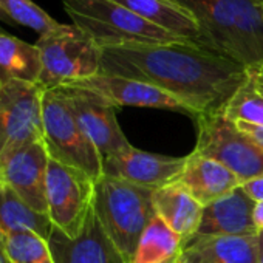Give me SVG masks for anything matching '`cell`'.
Here are the masks:
<instances>
[{"instance_id":"8","label":"cell","mask_w":263,"mask_h":263,"mask_svg":"<svg viewBox=\"0 0 263 263\" xmlns=\"http://www.w3.org/2000/svg\"><path fill=\"white\" fill-rule=\"evenodd\" d=\"M95 181L84 172L56 160L47 169V215L58 231L76 238L93 208Z\"/></svg>"},{"instance_id":"10","label":"cell","mask_w":263,"mask_h":263,"mask_svg":"<svg viewBox=\"0 0 263 263\" xmlns=\"http://www.w3.org/2000/svg\"><path fill=\"white\" fill-rule=\"evenodd\" d=\"M74 110V115L98 149L102 160L118 155L132 147L116 118V105L101 95L74 85L61 87Z\"/></svg>"},{"instance_id":"32","label":"cell","mask_w":263,"mask_h":263,"mask_svg":"<svg viewBox=\"0 0 263 263\" xmlns=\"http://www.w3.org/2000/svg\"><path fill=\"white\" fill-rule=\"evenodd\" d=\"M0 21H4V22H8V24H14L11 19H10V16L2 10V8H0Z\"/></svg>"},{"instance_id":"27","label":"cell","mask_w":263,"mask_h":263,"mask_svg":"<svg viewBox=\"0 0 263 263\" xmlns=\"http://www.w3.org/2000/svg\"><path fill=\"white\" fill-rule=\"evenodd\" d=\"M241 187L255 203L263 201V177L249 180V181L243 183Z\"/></svg>"},{"instance_id":"3","label":"cell","mask_w":263,"mask_h":263,"mask_svg":"<svg viewBox=\"0 0 263 263\" xmlns=\"http://www.w3.org/2000/svg\"><path fill=\"white\" fill-rule=\"evenodd\" d=\"M62 5L73 25L101 48L192 44L111 0H62Z\"/></svg>"},{"instance_id":"20","label":"cell","mask_w":263,"mask_h":263,"mask_svg":"<svg viewBox=\"0 0 263 263\" xmlns=\"http://www.w3.org/2000/svg\"><path fill=\"white\" fill-rule=\"evenodd\" d=\"M42 59L36 44L0 33V85L11 81L39 84Z\"/></svg>"},{"instance_id":"5","label":"cell","mask_w":263,"mask_h":263,"mask_svg":"<svg viewBox=\"0 0 263 263\" xmlns=\"http://www.w3.org/2000/svg\"><path fill=\"white\" fill-rule=\"evenodd\" d=\"M44 143L51 160L87 174L93 181L102 175V158L81 127L68 96L61 87L42 91Z\"/></svg>"},{"instance_id":"19","label":"cell","mask_w":263,"mask_h":263,"mask_svg":"<svg viewBox=\"0 0 263 263\" xmlns=\"http://www.w3.org/2000/svg\"><path fill=\"white\" fill-rule=\"evenodd\" d=\"M111 2L201 48V31L198 24L186 10L171 0H111Z\"/></svg>"},{"instance_id":"30","label":"cell","mask_w":263,"mask_h":263,"mask_svg":"<svg viewBox=\"0 0 263 263\" xmlns=\"http://www.w3.org/2000/svg\"><path fill=\"white\" fill-rule=\"evenodd\" d=\"M257 245H258L257 263H263V231L257 232Z\"/></svg>"},{"instance_id":"25","label":"cell","mask_w":263,"mask_h":263,"mask_svg":"<svg viewBox=\"0 0 263 263\" xmlns=\"http://www.w3.org/2000/svg\"><path fill=\"white\" fill-rule=\"evenodd\" d=\"M0 8L14 24L25 25L41 36L59 27V22L47 14L33 0H0Z\"/></svg>"},{"instance_id":"28","label":"cell","mask_w":263,"mask_h":263,"mask_svg":"<svg viewBox=\"0 0 263 263\" xmlns=\"http://www.w3.org/2000/svg\"><path fill=\"white\" fill-rule=\"evenodd\" d=\"M246 71H248V76L252 81L254 87L257 88V91L263 96V64L249 67V68H246Z\"/></svg>"},{"instance_id":"2","label":"cell","mask_w":263,"mask_h":263,"mask_svg":"<svg viewBox=\"0 0 263 263\" xmlns=\"http://www.w3.org/2000/svg\"><path fill=\"white\" fill-rule=\"evenodd\" d=\"M201 31V48L246 68L263 64L261 0H171Z\"/></svg>"},{"instance_id":"7","label":"cell","mask_w":263,"mask_h":263,"mask_svg":"<svg viewBox=\"0 0 263 263\" xmlns=\"http://www.w3.org/2000/svg\"><path fill=\"white\" fill-rule=\"evenodd\" d=\"M194 154L215 160L243 183L263 177V149L237 128L223 113L200 115Z\"/></svg>"},{"instance_id":"14","label":"cell","mask_w":263,"mask_h":263,"mask_svg":"<svg viewBox=\"0 0 263 263\" xmlns=\"http://www.w3.org/2000/svg\"><path fill=\"white\" fill-rule=\"evenodd\" d=\"M48 243L56 263H128L102 229L93 208L76 238L53 228Z\"/></svg>"},{"instance_id":"21","label":"cell","mask_w":263,"mask_h":263,"mask_svg":"<svg viewBox=\"0 0 263 263\" xmlns=\"http://www.w3.org/2000/svg\"><path fill=\"white\" fill-rule=\"evenodd\" d=\"M34 232L50 238L53 224L47 214H41L22 201L8 186H0V234Z\"/></svg>"},{"instance_id":"15","label":"cell","mask_w":263,"mask_h":263,"mask_svg":"<svg viewBox=\"0 0 263 263\" xmlns=\"http://www.w3.org/2000/svg\"><path fill=\"white\" fill-rule=\"evenodd\" d=\"M255 201L241 186L203 208V215L197 232L192 237H220V235H254Z\"/></svg>"},{"instance_id":"24","label":"cell","mask_w":263,"mask_h":263,"mask_svg":"<svg viewBox=\"0 0 263 263\" xmlns=\"http://www.w3.org/2000/svg\"><path fill=\"white\" fill-rule=\"evenodd\" d=\"M223 115L232 122L243 121L263 127V96L257 91L249 76L234 93Z\"/></svg>"},{"instance_id":"22","label":"cell","mask_w":263,"mask_h":263,"mask_svg":"<svg viewBox=\"0 0 263 263\" xmlns=\"http://www.w3.org/2000/svg\"><path fill=\"white\" fill-rule=\"evenodd\" d=\"M181 251L183 238L155 215L138 241L132 263H178Z\"/></svg>"},{"instance_id":"4","label":"cell","mask_w":263,"mask_h":263,"mask_svg":"<svg viewBox=\"0 0 263 263\" xmlns=\"http://www.w3.org/2000/svg\"><path fill=\"white\" fill-rule=\"evenodd\" d=\"M93 211L108 238L132 263L144 229L157 215L154 189L101 175L95 181Z\"/></svg>"},{"instance_id":"34","label":"cell","mask_w":263,"mask_h":263,"mask_svg":"<svg viewBox=\"0 0 263 263\" xmlns=\"http://www.w3.org/2000/svg\"><path fill=\"white\" fill-rule=\"evenodd\" d=\"M2 31H4V30H2V28H0V33H2Z\"/></svg>"},{"instance_id":"13","label":"cell","mask_w":263,"mask_h":263,"mask_svg":"<svg viewBox=\"0 0 263 263\" xmlns=\"http://www.w3.org/2000/svg\"><path fill=\"white\" fill-rule=\"evenodd\" d=\"M70 85L82 87L87 90H91L107 101H110L113 105H134V107H149V108H161V110H174L183 115L191 116L195 119V113L187 108L183 102L171 96L169 93L130 78L122 76H111V74H96L78 82H73Z\"/></svg>"},{"instance_id":"35","label":"cell","mask_w":263,"mask_h":263,"mask_svg":"<svg viewBox=\"0 0 263 263\" xmlns=\"http://www.w3.org/2000/svg\"><path fill=\"white\" fill-rule=\"evenodd\" d=\"M261 2H263V0H261Z\"/></svg>"},{"instance_id":"18","label":"cell","mask_w":263,"mask_h":263,"mask_svg":"<svg viewBox=\"0 0 263 263\" xmlns=\"http://www.w3.org/2000/svg\"><path fill=\"white\" fill-rule=\"evenodd\" d=\"M155 214L183 238L189 240L200 224L203 206L178 181L154 191Z\"/></svg>"},{"instance_id":"23","label":"cell","mask_w":263,"mask_h":263,"mask_svg":"<svg viewBox=\"0 0 263 263\" xmlns=\"http://www.w3.org/2000/svg\"><path fill=\"white\" fill-rule=\"evenodd\" d=\"M4 248L10 263H56L48 240L34 232L4 235Z\"/></svg>"},{"instance_id":"12","label":"cell","mask_w":263,"mask_h":263,"mask_svg":"<svg viewBox=\"0 0 263 263\" xmlns=\"http://www.w3.org/2000/svg\"><path fill=\"white\" fill-rule=\"evenodd\" d=\"M187 157H167L130 149L102 160V175L121 178L149 189H160L175 183L186 166Z\"/></svg>"},{"instance_id":"11","label":"cell","mask_w":263,"mask_h":263,"mask_svg":"<svg viewBox=\"0 0 263 263\" xmlns=\"http://www.w3.org/2000/svg\"><path fill=\"white\" fill-rule=\"evenodd\" d=\"M48 161L44 141L21 147L0 160L2 183L41 214H47Z\"/></svg>"},{"instance_id":"9","label":"cell","mask_w":263,"mask_h":263,"mask_svg":"<svg viewBox=\"0 0 263 263\" xmlns=\"http://www.w3.org/2000/svg\"><path fill=\"white\" fill-rule=\"evenodd\" d=\"M42 91L39 84L11 81L0 85V160L44 141Z\"/></svg>"},{"instance_id":"33","label":"cell","mask_w":263,"mask_h":263,"mask_svg":"<svg viewBox=\"0 0 263 263\" xmlns=\"http://www.w3.org/2000/svg\"><path fill=\"white\" fill-rule=\"evenodd\" d=\"M4 183H2V177H0V186H2Z\"/></svg>"},{"instance_id":"17","label":"cell","mask_w":263,"mask_h":263,"mask_svg":"<svg viewBox=\"0 0 263 263\" xmlns=\"http://www.w3.org/2000/svg\"><path fill=\"white\" fill-rule=\"evenodd\" d=\"M177 181L183 184L203 208L241 186L238 177L221 163L194 152L187 155L186 166Z\"/></svg>"},{"instance_id":"1","label":"cell","mask_w":263,"mask_h":263,"mask_svg":"<svg viewBox=\"0 0 263 263\" xmlns=\"http://www.w3.org/2000/svg\"><path fill=\"white\" fill-rule=\"evenodd\" d=\"M99 73L151 84L183 102L197 118L223 113L248 79L246 67L194 44L101 48Z\"/></svg>"},{"instance_id":"6","label":"cell","mask_w":263,"mask_h":263,"mask_svg":"<svg viewBox=\"0 0 263 263\" xmlns=\"http://www.w3.org/2000/svg\"><path fill=\"white\" fill-rule=\"evenodd\" d=\"M36 47L42 59L39 85L56 88L99 74L101 47L76 25L59 24L39 36Z\"/></svg>"},{"instance_id":"31","label":"cell","mask_w":263,"mask_h":263,"mask_svg":"<svg viewBox=\"0 0 263 263\" xmlns=\"http://www.w3.org/2000/svg\"><path fill=\"white\" fill-rule=\"evenodd\" d=\"M0 263H10L7 254H5V248H4V235L0 234Z\"/></svg>"},{"instance_id":"29","label":"cell","mask_w":263,"mask_h":263,"mask_svg":"<svg viewBox=\"0 0 263 263\" xmlns=\"http://www.w3.org/2000/svg\"><path fill=\"white\" fill-rule=\"evenodd\" d=\"M254 223L257 231H263V201L255 203L254 208Z\"/></svg>"},{"instance_id":"26","label":"cell","mask_w":263,"mask_h":263,"mask_svg":"<svg viewBox=\"0 0 263 263\" xmlns=\"http://www.w3.org/2000/svg\"><path fill=\"white\" fill-rule=\"evenodd\" d=\"M235 125L243 135H246L249 140H252L257 146L263 149V127L261 125H254V124L243 122V121H237Z\"/></svg>"},{"instance_id":"16","label":"cell","mask_w":263,"mask_h":263,"mask_svg":"<svg viewBox=\"0 0 263 263\" xmlns=\"http://www.w3.org/2000/svg\"><path fill=\"white\" fill-rule=\"evenodd\" d=\"M257 234L191 237L183 243L178 263H257Z\"/></svg>"}]
</instances>
